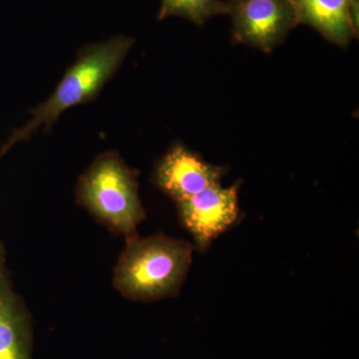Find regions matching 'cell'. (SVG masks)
Segmentation results:
<instances>
[{"instance_id": "9", "label": "cell", "mask_w": 359, "mask_h": 359, "mask_svg": "<svg viewBox=\"0 0 359 359\" xmlns=\"http://www.w3.org/2000/svg\"><path fill=\"white\" fill-rule=\"evenodd\" d=\"M226 2L222 0H161L158 20L179 16L202 26L210 18L226 14Z\"/></svg>"}, {"instance_id": "1", "label": "cell", "mask_w": 359, "mask_h": 359, "mask_svg": "<svg viewBox=\"0 0 359 359\" xmlns=\"http://www.w3.org/2000/svg\"><path fill=\"white\" fill-rule=\"evenodd\" d=\"M135 40L124 35L79 49L75 62L47 100L32 111V117L22 128L16 130L4 149L27 140L40 128L49 131L62 113L76 106L91 102L116 74Z\"/></svg>"}, {"instance_id": "3", "label": "cell", "mask_w": 359, "mask_h": 359, "mask_svg": "<svg viewBox=\"0 0 359 359\" xmlns=\"http://www.w3.org/2000/svg\"><path fill=\"white\" fill-rule=\"evenodd\" d=\"M76 199L97 221L126 240L137 236V226L146 218L137 173L114 151L99 155L80 177Z\"/></svg>"}, {"instance_id": "8", "label": "cell", "mask_w": 359, "mask_h": 359, "mask_svg": "<svg viewBox=\"0 0 359 359\" xmlns=\"http://www.w3.org/2000/svg\"><path fill=\"white\" fill-rule=\"evenodd\" d=\"M297 25L311 26L323 39L346 48L355 37L351 18V0H290Z\"/></svg>"}, {"instance_id": "4", "label": "cell", "mask_w": 359, "mask_h": 359, "mask_svg": "<svg viewBox=\"0 0 359 359\" xmlns=\"http://www.w3.org/2000/svg\"><path fill=\"white\" fill-rule=\"evenodd\" d=\"M226 6L233 41L266 53L283 43L297 25L290 0H229Z\"/></svg>"}, {"instance_id": "2", "label": "cell", "mask_w": 359, "mask_h": 359, "mask_svg": "<svg viewBox=\"0 0 359 359\" xmlns=\"http://www.w3.org/2000/svg\"><path fill=\"white\" fill-rule=\"evenodd\" d=\"M193 247L164 233L127 240L113 283L132 301L152 302L178 294L192 263Z\"/></svg>"}, {"instance_id": "5", "label": "cell", "mask_w": 359, "mask_h": 359, "mask_svg": "<svg viewBox=\"0 0 359 359\" xmlns=\"http://www.w3.org/2000/svg\"><path fill=\"white\" fill-rule=\"evenodd\" d=\"M238 185L209 187L188 199L177 203L179 218L190 231L199 250L228 230L238 218Z\"/></svg>"}, {"instance_id": "7", "label": "cell", "mask_w": 359, "mask_h": 359, "mask_svg": "<svg viewBox=\"0 0 359 359\" xmlns=\"http://www.w3.org/2000/svg\"><path fill=\"white\" fill-rule=\"evenodd\" d=\"M32 320L25 302L14 292L0 243V359H32Z\"/></svg>"}, {"instance_id": "6", "label": "cell", "mask_w": 359, "mask_h": 359, "mask_svg": "<svg viewBox=\"0 0 359 359\" xmlns=\"http://www.w3.org/2000/svg\"><path fill=\"white\" fill-rule=\"evenodd\" d=\"M223 169L212 166L182 145L167 153L156 167L153 181L176 203L218 185Z\"/></svg>"}]
</instances>
